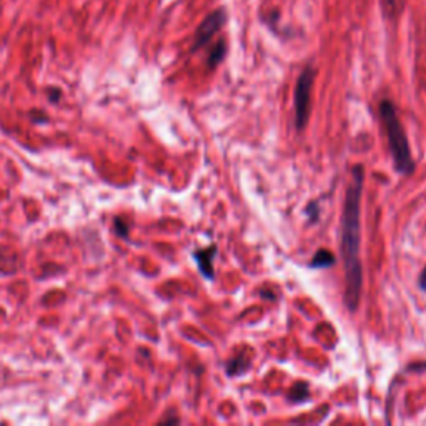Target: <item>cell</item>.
Here are the masks:
<instances>
[{
	"label": "cell",
	"instance_id": "obj_8",
	"mask_svg": "<svg viewBox=\"0 0 426 426\" xmlns=\"http://www.w3.org/2000/svg\"><path fill=\"white\" fill-rule=\"evenodd\" d=\"M225 52H227L225 42H218L217 45H215V47L212 48V52H210V55H208V67L210 69L217 67V65L223 60V57H225Z\"/></svg>",
	"mask_w": 426,
	"mask_h": 426
},
{
	"label": "cell",
	"instance_id": "obj_3",
	"mask_svg": "<svg viewBox=\"0 0 426 426\" xmlns=\"http://www.w3.org/2000/svg\"><path fill=\"white\" fill-rule=\"evenodd\" d=\"M315 80V70L307 67L300 73L295 87V125L299 130H303L310 120L312 112V89Z\"/></svg>",
	"mask_w": 426,
	"mask_h": 426
},
{
	"label": "cell",
	"instance_id": "obj_6",
	"mask_svg": "<svg viewBox=\"0 0 426 426\" xmlns=\"http://www.w3.org/2000/svg\"><path fill=\"white\" fill-rule=\"evenodd\" d=\"M337 263V258L330 250H318L317 255L313 256V260L310 262V267L312 268H328L333 267Z\"/></svg>",
	"mask_w": 426,
	"mask_h": 426
},
{
	"label": "cell",
	"instance_id": "obj_1",
	"mask_svg": "<svg viewBox=\"0 0 426 426\" xmlns=\"http://www.w3.org/2000/svg\"><path fill=\"white\" fill-rule=\"evenodd\" d=\"M363 181H365V168L362 165H355L341 215V256L346 276L345 301L350 312L357 310L363 287V267L360 258V243H362L360 206H362Z\"/></svg>",
	"mask_w": 426,
	"mask_h": 426
},
{
	"label": "cell",
	"instance_id": "obj_14",
	"mask_svg": "<svg viewBox=\"0 0 426 426\" xmlns=\"http://www.w3.org/2000/svg\"><path fill=\"white\" fill-rule=\"evenodd\" d=\"M388 2H390V3H393V2H395V0H388Z\"/></svg>",
	"mask_w": 426,
	"mask_h": 426
},
{
	"label": "cell",
	"instance_id": "obj_4",
	"mask_svg": "<svg viewBox=\"0 0 426 426\" xmlns=\"http://www.w3.org/2000/svg\"><path fill=\"white\" fill-rule=\"evenodd\" d=\"M225 19V12L222 9L212 12V14L202 22V26L198 27L195 34V42H193V51H198V48H202L204 45L208 44L210 40H212V37L223 27Z\"/></svg>",
	"mask_w": 426,
	"mask_h": 426
},
{
	"label": "cell",
	"instance_id": "obj_10",
	"mask_svg": "<svg viewBox=\"0 0 426 426\" xmlns=\"http://www.w3.org/2000/svg\"><path fill=\"white\" fill-rule=\"evenodd\" d=\"M115 230H117V233L122 238H128V229L122 218H115Z\"/></svg>",
	"mask_w": 426,
	"mask_h": 426
},
{
	"label": "cell",
	"instance_id": "obj_9",
	"mask_svg": "<svg viewBox=\"0 0 426 426\" xmlns=\"http://www.w3.org/2000/svg\"><path fill=\"white\" fill-rule=\"evenodd\" d=\"M247 366H248V363L245 362V358L238 357V358L231 360V362L229 363V366H227V371H229V375H240L247 370Z\"/></svg>",
	"mask_w": 426,
	"mask_h": 426
},
{
	"label": "cell",
	"instance_id": "obj_7",
	"mask_svg": "<svg viewBox=\"0 0 426 426\" xmlns=\"http://www.w3.org/2000/svg\"><path fill=\"white\" fill-rule=\"evenodd\" d=\"M308 396L310 388L307 383H296L290 390V393H288V398H290L292 403H300V401L308 400Z\"/></svg>",
	"mask_w": 426,
	"mask_h": 426
},
{
	"label": "cell",
	"instance_id": "obj_13",
	"mask_svg": "<svg viewBox=\"0 0 426 426\" xmlns=\"http://www.w3.org/2000/svg\"><path fill=\"white\" fill-rule=\"evenodd\" d=\"M408 370H411V371H423V370H426V363H416V365H409Z\"/></svg>",
	"mask_w": 426,
	"mask_h": 426
},
{
	"label": "cell",
	"instance_id": "obj_12",
	"mask_svg": "<svg viewBox=\"0 0 426 426\" xmlns=\"http://www.w3.org/2000/svg\"><path fill=\"white\" fill-rule=\"evenodd\" d=\"M418 283H420L421 290H425V292H426V267H425V270L421 272L420 278H418Z\"/></svg>",
	"mask_w": 426,
	"mask_h": 426
},
{
	"label": "cell",
	"instance_id": "obj_2",
	"mask_svg": "<svg viewBox=\"0 0 426 426\" xmlns=\"http://www.w3.org/2000/svg\"><path fill=\"white\" fill-rule=\"evenodd\" d=\"M380 115H382L388 142H390V150L396 172L401 173V175H409L415 170V162H413L411 150H409L407 132H405L398 115H396L395 105L390 100H382L380 102Z\"/></svg>",
	"mask_w": 426,
	"mask_h": 426
},
{
	"label": "cell",
	"instance_id": "obj_11",
	"mask_svg": "<svg viewBox=\"0 0 426 426\" xmlns=\"http://www.w3.org/2000/svg\"><path fill=\"white\" fill-rule=\"evenodd\" d=\"M307 215L310 217V222L318 220V204H317V202H312V204L307 206Z\"/></svg>",
	"mask_w": 426,
	"mask_h": 426
},
{
	"label": "cell",
	"instance_id": "obj_5",
	"mask_svg": "<svg viewBox=\"0 0 426 426\" xmlns=\"http://www.w3.org/2000/svg\"><path fill=\"white\" fill-rule=\"evenodd\" d=\"M215 256H217V247L215 245H210L206 248H202V250L193 251V260L197 262L198 270H200V273L205 276L206 280L215 278V270H213Z\"/></svg>",
	"mask_w": 426,
	"mask_h": 426
}]
</instances>
